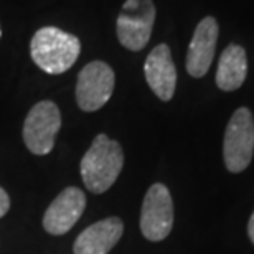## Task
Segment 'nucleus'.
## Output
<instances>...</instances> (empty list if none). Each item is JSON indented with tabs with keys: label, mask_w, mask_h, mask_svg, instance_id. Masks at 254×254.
Here are the masks:
<instances>
[{
	"label": "nucleus",
	"mask_w": 254,
	"mask_h": 254,
	"mask_svg": "<svg viewBox=\"0 0 254 254\" xmlns=\"http://www.w3.org/2000/svg\"><path fill=\"white\" fill-rule=\"evenodd\" d=\"M123 165L124 152L119 142L99 134L81 159V179L89 191L104 193L118 180Z\"/></svg>",
	"instance_id": "1"
},
{
	"label": "nucleus",
	"mask_w": 254,
	"mask_h": 254,
	"mask_svg": "<svg viewBox=\"0 0 254 254\" xmlns=\"http://www.w3.org/2000/svg\"><path fill=\"white\" fill-rule=\"evenodd\" d=\"M79 52V38L57 27L40 28L30 42L33 63L48 74L68 71L76 63Z\"/></svg>",
	"instance_id": "2"
},
{
	"label": "nucleus",
	"mask_w": 254,
	"mask_h": 254,
	"mask_svg": "<svg viewBox=\"0 0 254 254\" xmlns=\"http://www.w3.org/2000/svg\"><path fill=\"white\" fill-rule=\"evenodd\" d=\"M157 17L152 0H126L116 22L119 43L130 52H140L147 47Z\"/></svg>",
	"instance_id": "3"
},
{
	"label": "nucleus",
	"mask_w": 254,
	"mask_h": 254,
	"mask_svg": "<svg viewBox=\"0 0 254 254\" xmlns=\"http://www.w3.org/2000/svg\"><path fill=\"white\" fill-rule=\"evenodd\" d=\"M254 154V119L248 108H240L231 116L223 140V159L231 174H240L251 164Z\"/></svg>",
	"instance_id": "4"
},
{
	"label": "nucleus",
	"mask_w": 254,
	"mask_h": 254,
	"mask_svg": "<svg viewBox=\"0 0 254 254\" xmlns=\"http://www.w3.org/2000/svg\"><path fill=\"white\" fill-rule=\"evenodd\" d=\"M60 127L62 113L52 101H40L35 104L23 123V142L35 155H47L55 145Z\"/></svg>",
	"instance_id": "5"
},
{
	"label": "nucleus",
	"mask_w": 254,
	"mask_h": 254,
	"mask_svg": "<svg viewBox=\"0 0 254 254\" xmlns=\"http://www.w3.org/2000/svg\"><path fill=\"white\" fill-rule=\"evenodd\" d=\"M116 74L104 62H91L79 71L76 81V103L86 113L99 111L113 96Z\"/></svg>",
	"instance_id": "6"
},
{
	"label": "nucleus",
	"mask_w": 254,
	"mask_h": 254,
	"mask_svg": "<svg viewBox=\"0 0 254 254\" xmlns=\"http://www.w3.org/2000/svg\"><path fill=\"white\" fill-rule=\"evenodd\" d=\"M174 226V201L165 185L154 184L145 193L140 211V231L149 241H162Z\"/></svg>",
	"instance_id": "7"
},
{
	"label": "nucleus",
	"mask_w": 254,
	"mask_h": 254,
	"mask_svg": "<svg viewBox=\"0 0 254 254\" xmlns=\"http://www.w3.org/2000/svg\"><path fill=\"white\" fill-rule=\"evenodd\" d=\"M218 35H220V27L216 18L211 15H208L196 25L185 62L187 71L191 78H203L208 73L215 58Z\"/></svg>",
	"instance_id": "8"
},
{
	"label": "nucleus",
	"mask_w": 254,
	"mask_h": 254,
	"mask_svg": "<svg viewBox=\"0 0 254 254\" xmlns=\"http://www.w3.org/2000/svg\"><path fill=\"white\" fill-rule=\"evenodd\" d=\"M86 208V195L76 187L64 189L52 201L43 216V228L50 235L60 236L68 233L83 215Z\"/></svg>",
	"instance_id": "9"
},
{
	"label": "nucleus",
	"mask_w": 254,
	"mask_h": 254,
	"mask_svg": "<svg viewBox=\"0 0 254 254\" xmlns=\"http://www.w3.org/2000/svg\"><path fill=\"white\" fill-rule=\"evenodd\" d=\"M147 84L160 101H170L177 88V69L169 45L160 43L149 53L144 64Z\"/></svg>",
	"instance_id": "10"
},
{
	"label": "nucleus",
	"mask_w": 254,
	"mask_h": 254,
	"mask_svg": "<svg viewBox=\"0 0 254 254\" xmlns=\"http://www.w3.org/2000/svg\"><path fill=\"white\" fill-rule=\"evenodd\" d=\"M124 233V225L118 216L101 220L81 233L76 238L74 254H108L118 245Z\"/></svg>",
	"instance_id": "11"
},
{
	"label": "nucleus",
	"mask_w": 254,
	"mask_h": 254,
	"mask_svg": "<svg viewBox=\"0 0 254 254\" xmlns=\"http://www.w3.org/2000/svg\"><path fill=\"white\" fill-rule=\"evenodd\" d=\"M248 74V57L246 50L241 45L231 43L221 53L216 69V86L221 91L240 89Z\"/></svg>",
	"instance_id": "12"
},
{
	"label": "nucleus",
	"mask_w": 254,
	"mask_h": 254,
	"mask_svg": "<svg viewBox=\"0 0 254 254\" xmlns=\"http://www.w3.org/2000/svg\"><path fill=\"white\" fill-rule=\"evenodd\" d=\"M8 208H10V198L7 195V191L0 187V218L7 215Z\"/></svg>",
	"instance_id": "13"
},
{
	"label": "nucleus",
	"mask_w": 254,
	"mask_h": 254,
	"mask_svg": "<svg viewBox=\"0 0 254 254\" xmlns=\"http://www.w3.org/2000/svg\"><path fill=\"white\" fill-rule=\"evenodd\" d=\"M248 235H250V240L253 241V245H254V211H253V215L250 218V223H248Z\"/></svg>",
	"instance_id": "14"
},
{
	"label": "nucleus",
	"mask_w": 254,
	"mask_h": 254,
	"mask_svg": "<svg viewBox=\"0 0 254 254\" xmlns=\"http://www.w3.org/2000/svg\"><path fill=\"white\" fill-rule=\"evenodd\" d=\"M0 37H2V28H0Z\"/></svg>",
	"instance_id": "15"
}]
</instances>
